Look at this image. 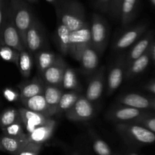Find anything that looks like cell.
<instances>
[{"label": "cell", "mask_w": 155, "mask_h": 155, "mask_svg": "<svg viewBox=\"0 0 155 155\" xmlns=\"http://www.w3.org/2000/svg\"><path fill=\"white\" fill-rule=\"evenodd\" d=\"M57 18L71 31L78 30L88 24L83 5L77 0H66L55 6Z\"/></svg>", "instance_id": "cell-1"}, {"label": "cell", "mask_w": 155, "mask_h": 155, "mask_svg": "<svg viewBox=\"0 0 155 155\" xmlns=\"http://www.w3.org/2000/svg\"><path fill=\"white\" fill-rule=\"evenodd\" d=\"M8 7L12 12L15 26L20 33L23 45L26 48V33L34 18L33 12L24 0H10Z\"/></svg>", "instance_id": "cell-2"}, {"label": "cell", "mask_w": 155, "mask_h": 155, "mask_svg": "<svg viewBox=\"0 0 155 155\" xmlns=\"http://www.w3.org/2000/svg\"><path fill=\"white\" fill-rule=\"evenodd\" d=\"M115 129L118 134L128 142L138 144H151L155 142V134L141 126L130 123H117Z\"/></svg>", "instance_id": "cell-3"}, {"label": "cell", "mask_w": 155, "mask_h": 155, "mask_svg": "<svg viewBox=\"0 0 155 155\" xmlns=\"http://www.w3.org/2000/svg\"><path fill=\"white\" fill-rule=\"evenodd\" d=\"M90 24L92 46L101 55L105 50L109 36V29L107 21L97 13L92 16Z\"/></svg>", "instance_id": "cell-4"}, {"label": "cell", "mask_w": 155, "mask_h": 155, "mask_svg": "<svg viewBox=\"0 0 155 155\" xmlns=\"http://www.w3.org/2000/svg\"><path fill=\"white\" fill-rule=\"evenodd\" d=\"M0 45L12 47L19 51L25 49L8 6L6 8L4 22L0 30Z\"/></svg>", "instance_id": "cell-5"}, {"label": "cell", "mask_w": 155, "mask_h": 155, "mask_svg": "<svg viewBox=\"0 0 155 155\" xmlns=\"http://www.w3.org/2000/svg\"><path fill=\"white\" fill-rule=\"evenodd\" d=\"M46 45V37L43 27L36 18H33L26 33L25 47L30 54H36L43 50Z\"/></svg>", "instance_id": "cell-6"}, {"label": "cell", "mask_w": 155, "mask_h": 155, "mask_svg": "<svg viewBox=\"0 0 155 155\" xmlns=\"http://www.w3.org/2000/svg\"><path fill=\"white\" fill-rule=\"evenodd\" d=\"M95 110L92 101L82 95L71 109L65 112V116L73 122H86L94 117Z\"/></svg>", "instance_id": "cell-7"}, {"label": "cell", "mask_w": 155, "mask_h": 155, "mask_svg": "<svg viewBox=\"0 0 155 155\" xmlns=\"http://www.w3.org/2000/svg\"><path fill=\"white\" fill-rule=\"evenodd\" d=\"M70 40H71V49H70L69 54H71L75 60H77L80 53L85 48L92 45L90 24L88 23L78 30L71 31Z\"/></svg>", "instance_id": "cell-8"}, {"label": "cell", "mask_w": 155, "mask_h": 155, "mask_svg": "<svg viewBox=\"0 0 155 155\" xmlns=\"http://www.w3.org/2000/svg\"><path fill=\"white\" fill-rule=\"evenodd\" d=\"M99 54L91 45L85 48L80 54L77 61L80 62L82 72L87 77L92 76L99 65Z\"/></svg>", "instance_id": "cell-9"}, {"label": "cell", "mask_w": 155, "mask_h": 155, "mask_svg": "<svg viewBox=\"0 0 155 155\" xmlns=\"http://www.w3.org/2000/svg\"><path fill=\"white\" fill-rule=\"evenodd\" d=\"M105 68L101 67L97 70L89 82L86 91V98L92 102L97 101L102 95L105 82Z\"/></svg>", "instance_id": "cell-10"}, {"label": "cell", "mask_w": 155, "mask_h": 155, "mask_svg": "<svg viewBox=\"0 0 155 155\" xmlns=\"http://www.w3.org/2000/svg\"><path fill=\"white\" fill-rule=\"evenodd\" d=\"M125 70V59L121 55L109 71L107 80V95L108 96L114 93L121 86Z\"/></svg>", "instance_id": "cell-11"}, {"label": "cell", "mask_w": 155, "mask_h": 155, "mask_svg": "<svg viewBox=\"0 0 155 155\" xmlns=\"http://www.w3.org/2000/svg\"><path fill=\"white\" fill-rule=\"evenodd\" d=\"M141 115L139 109L119 104L113 107L106 114V118L109 121L117 123H127L137 119Z\"/></svg>", "instance_id": "cell-12"}, {"label": "cell", "mask_w": 155, "mask_h": 155, "mask_svg": "<svg viewBox=\"0 0 155 155\" xmlns=\"http://www.w3.org/2000/svg\"><path fill=\"white\" fill-rule=\"evenodd\" d=\"M68 65L64 60L61 56L58 55L55 62L48 69L45 70L41 75L45 84L61 87L62 77Z\"/></svg>", "instance_id": "cell-13"}, {"label": "cell", "mask_w": 155, "mask_h": 155, "mask_svg": "<svg viewBox=\"0 0 155 155\" xmlns=\"http://www.w3.org/2000/svg\"><path fill=\"white\" fill-rule=\"evenodd\" d=\"M56 127H57V122L54 119L50 117L42 125L37 127L32 133L27 134V139L30 142L43 145L51 139Z\"/></svg>", "instance_id": "cell-14"}, {"label": "cell", "mask_w": 155, "mask_h": 155, "mask_svg": "<svg viewBox=\"0 0 155 155\" xmlns=\"http://www.w3.org/2000/svg\"><path fill=\"white\" fill-rule=\"evenodd\" d=\"M18 111H19L20 119L24 125L27 134L32 133L33 130H36L39 126L42 125L50 118V117H47L37 112L32 111L25 107H20L18 108Z\"/></svg>", "instance_id": "cell-15"}, {"label": "cell", "mask_w": 155, "mask_h": 155, "mask_svg": "<svg viewBox=\"0 0 155 155\" xmlns=\"http://www.w3.org/2000/svg\"><path fill=\"white\" fill-rule=\"evenodd\" d=\"M21 103L24 105V107L32 110V111L37 112L42 114L47 117H50L54 114H57L56 111L49 107L44 98L43 94L35 95L28 98L21 99Z\"/></svg>", "instance_id": "cell-16"}, {"label": "cell", "mask_w": 155, "mask_h": 155, "mask_svg": "<svg viewBox=\"0 0 155 155\" xmlns=\"http://www.w3.org/2000/svg\"><path fill=\"white\" fill-rule=\"evenodd\" d=\"M45 86V84L42 79L38 77L32 79L31 80L27 82L21 83V84L18 85L20 100L43 94Z\"/></svg>", "instance_id": "cell-17"}, {"label": "cell", "mask_w": 155, "mask_h": 155, "mask_svg": "<svg viewBox=\"0 0 155 155\" xmlns=\"http://www.w3.org/2000/svg\"><path fill=\"white\" fill-rule=\"evenodd\" d=\"M71 31L57 18V27L55 31V39L58 48L62 54H69L71 49Z\"/></svg>", "instance_id": "cell-18"}, {"label": "cell", "mask_w": 155, "mask_h": 155, "mask_svg": "<svg viewBox=\"0 0 155 155\" xmlns=\"http://www.w3.org/2000/svg\"><path fill=\"white\" fill-rule=\"evenodd\" d=\"M142 30L139 28H130L121 33L114 41L113 49L115 51H122L133 45L140 35Z\"/></svg>", "instance_id": "cell-19"}, {"label": "cell", "mask_w": 155, "mask_h": 155, "mask_svg": "<svg viewBox=\"0 0 155 155\" xmlns=\"http://www.w3.org/2000/svg\"><path fill=\"white\" fill-rule=\"evenodd\" d=\"M0 142L4 151L16 155L21 148L28 142L27 136L24 137H12L3 134L0 136Z\"/></svg>", "instance_id": "cell-20"}, {"label": "cell", "mask_w": 155, "mask_h": 155, "mask_svg": "<svg viewBox=\"0 0 155 155\" xmlns=\"http://www.w3.org/2000/svg\"><path fill=\"white\" fill-rule=\"evenodd\" d=\"M118 104L137 109H145L149 107L150 102L146 98L139 94L130 93L118 98Z\"/></svg>", "instance_id": "cell-21"}, {"label": "cell", "mask_w": 155, "mask_h": 155, "mask_svg": "<svg viewBox=\"0 0 155 155\" xmlns=\"http://www.w3.org/2000/svg\"><path fill=\"white\" fill-rule=\"evenodd\" d=\"M61 87L63 89L68 91H77L81 90V84L77 77L75 70L72 68L67 67L64 72Z\"/></svg>", "instance_id": "cell-22"}, {"label": "cell", "mask_w": 155, "mask_h": 155, "mask_svg": "<svg viewBox=\"0 0 155 155\" xmlns=\"http://www.w3.org/2000/svg\"><path fill=\"white\" fill-rule=\"evenodd\" d=\"M63 93V89L61 87H60V86L45 84V88H44V98H45L47 104L49 105V107L55 110L57 114L58 104L59 101H60Z\"/></svg>", "instance_id": "cell-23"}, {"label": "cell", "mask_w": 155, "mask_h": 155, "mask_svg": "<svg viewBox=\"0 0 155 155\" xmlns=\"http://www.w3.org/2000/svg\"><path fill=\"white\" fill-rule=\"evenodd\" d=\"M58 55L48 50H41L36 54V62L38 72L40 75L55 62Z\"/></svg>", "instance_id": "cell-24"}, {"label": "cell", "mask_w": 155, "mask_h": 155, "mask_svg": "<svg viewBox=\"0 0 155 155\" xmlns=\"http://www.w3.org/2000/svg\"><path fill=\"white\" fill-rule=\"evenodd\" d=\"M80 96L81 95L80 92H77V91H69L68 92H64L58 104V114L68 111L73 107V105L75 104L76 101Z\"/></svg>", "instance_id": "cell-25"}, {"label": "cell", "mask_w": 155, "mask_h": 155, "mask_svg": "<svg viewBox=\"0 0 155 155\" xmlns=\"http://www.w3.org/2000/svg\"><path fill=\"white\" fill-rule=\"evenodd\" d=\"M138 0H123L120 21L123 27H127L133 18Z\"/></svg>", "instance_id": "cell-26"}, {"label": "cell", "mask_w": 155, "mask_h": 155, "mask_svg": "<svg viewBox=\"0 0 155 155\" xmlns=\"http://www.w3.org/2000/svg\"><path fill=\"white\" fill-rule=\"evenodd\" d=\"M33 65V61L31 54L26 48L20 51L18 68L23 77L28 78L30 77L31 74Z\"/></svg>", "instance_id": "cell-27"}, {"label": "cell", "mask_w": 155, "mask_h": 155, "mask_svg": "<svg viewBox=\"0 0 155 155\" xmlns=\"http://www.w3.org/2000/svg\"><path fill=\"white\" fill-rule=\"evenodd\" d=\"M149 62V57H148V54L144 53L142 55H141L139 58L136 59L133 61L126 69H127V72H126V77L127 78H130L133 76L139 74V73L142 72L145 68H147Z\"/></svg>", "instance_id": "cell-28"}, {"label": "cell", "mask_w": 155, "mask_h": 155, "mask_svg": "<svg viewBox=\"0 0 155 155\" xmlns=\"http://www.w3.org/2000/svg\"><path fill=\"white\" fill-rule=\"evenodd\" d=\"M92 139V148L94 151L98 155H113L111 149L108 144L100 138L93 130H89Z\"/></svg>", "instance_id": "cell-29"}, {"label": "cell", "mask_w": 155, "mask_h": 155, "mask_svg": "<svg viewBox=\"0 0 155 155\" xmlns=\"http://www.w3.org/2000/svg\"><path fill=\"white\" fill-rule=\"evenodd\" d=\"M148 45H149V39L145 38V39H142L139 41L138 43H136L131 51L129 52L128 56L127 58L125 59V66L126 68L136 59L139 58L141 55L144 54L146 51L147 48H148Z\"/></svg>", "instance_id": "cell-30"}, {"label": "cell", "mask_w": 155, "mask_h": 155, "mask_svg": "<svg viewBox=\"0 0 155 155\" xmlns=\"http://www.w3.org/2000/svg\"><path fill=\"white\" fill-rule=\"evenodd\" d=\"M18 120H21L18 109L14 107L6 108L0 114V128L2 130Z\"/></svg>", "instance_id": "cell-31"}, {"label": "cell", "mask_w": 155, "mask_h": 155, "mask_svg": "<svg viewBox=\"0 0 155 155\" xmlns=\"http://www.w3.org/2000/svg\"><path fill=\"white\" fill-rule=\"evenodd\" d=\"M20 51L12 47L0 45V58L3 61L11 62L18 67L19 61Z\"/></svg>", "instance_id": "cell-32"}, {"label": "cell", "mask_w": 155, "mask_h": 155, "mask_svg": "<svg viewBox=\"0 0 155 155\" xmlns=\"http://www.w3.org/2000/svg\"><path fill=\"white\" fill-rule=\"evenodd\" d=\"M3 134L12 137H24L27 136V133H24V127L21 120H18L11 125L8 126L5 128L2 129Z\"/></svg>", "instance_id": "cell-33"}, {"label": "cell", "mask_w": 155, "mask_h": 155, "mask_svg": "<svg viewBox=\"0 0 155 155\" xmlns=\"http://www.w3.org/2000/svg\"><path fill=\"white\" fill-rule=\"evenodd\" d=\"M42 149V145L28 142L20 149L16 155H39Z\"/></svg>", "instance_id": "cell-34"}, {"label": "cell", "mask_w": 155, "mask_h": 155, "mask_svg": "<svg viewBox=\"0 0 155 155\" xmlns=\"http://www.w3.org/2000/svg\"><path fill=\"white\" fill-rule=\"evenodd\" d=\"M123 0H112L111 5H110V17L114 20H120V8L122 5Z\"/></svg>", "instance_id": "cell-35"}, {"label": "cell", "mask_w": 155, "mask_h": 155, "mask_svg": "<svg viewBox=\"0 0 155 155\" xmlns=\"http://www.w3.org/2000/svg\"><path fill=\"white\" fill-rule=\"evenodd\" d=\"M2 94L4 98L9 102H15L20 99V93L12 88H5L3 89Z\"/></svg>", "instance_id": "cell-36"}, {"label": "cell", "mask_w": 155, "mask_h": 155, "mask_svg": "<svg viewBox=\"0 0 155 155\" xmlns=\"http://www.w3.org/2000/svg\"><path fill=\"white\" fill-rule=\"evenodd\" d=\"M112 0H95V7L100 12L109 13Z\"/></svg>", "instance_id": "cell-37"}, {"label": "cell", "mask_w": 155, "mask_h": 155, "mask_svg": "<svg viewBox=\"0 0 155 155\" xmlns=\"http://www.w3.org/2000/svg\"><path fill=\"white\" fill-rule=\"evenodd\" d=\"M6 8H7V7L5 6L4 0H0V30H1L3 22H4L5 16L6 13Z\"/></svg>", "instance_id": "cell-38"}, {"label": "cell", "mask_w": 155, "mask_h": 155, "mask_svg": "<svg viewBox=\"0 0 155 155\" xmlns=\"http://www.w3.org/2000/svg\"><path fill=\"white\" fill-rule=\"evenodd\" d=\"M145 126L149 129V130H151L153 133H155V118L146 120Z\"/></svg>", "instance_id": "cell-39"}, {"label": "cell", "mask_w": 155, "mask_h": 155, "mask_svg": "<svg viewBox=\"0 0 155 155\" xmlns=\"http://www.w3.org/2000/svg\"><path fill=\"white\" fill-rule=\"evenodd\" d=\"M45 1L48 2H49V3H51V4L54 5V7H55L56 5H58V3H59L58 2H57L56 0H45Z\"/></svg>", "instance_id": "cell-40"}, {"label": "cell", "mask_w": 155, "mask_h": 155, "mask_svg": "<svg viewBox=\"0 0 155 155\" xmlns=\"http://www.w3.org/2000/svg\"><path fill=\"white\" fill-rule=\"evenodd\" d=\"M127 155H139V154H136V152H133V151H129V152L127 154Z\"/></svg>", "instance_id": "cell-41"}, {"label": "cell", "mask_w": 155, "mask_h": 155, "mask_svg": "<svg viewBox=\"0 0 155 155\" xmlns=\"http://www.w3.org/2000/svg\"><path fill=\"white\" fill-rule=\"evenodd\" d=\"M152 54H153V58H154V59L155 60V45H154V47H153Z\"/></svg>", "instance_id": "cell-42"}, {"label": "cell", "mask_w": 155, "mask_h": 155, "mask_svg": "<svg viewBox=\"0 0 155 155\" xmlns=\"http://www.w3.org/2000/svg\"><path fill=\"white\" fill-rule=\"evenodd\" d=\"M27 2H31V3H36L39 0H26Z\"/></svg>", "instance_id": "cell-43"}, {"label": "cell", "mask_w": 155, "mask_h": 155, "mask_svg": "<svg viewBox=\"0 0 155 155\" xmlns=\"http://www.w3.org/2000/svg\"><path fill=\"white\" fill-rule=\"evenodd\" d=\"M151 90H153V91H154V92H155V84L153 85V86H151Z\"/></svg>", "instance_id": "cell-44"}, {"label": "cell", "mask_w": 155, "mask_h": 155, "mask_svg": "<svg viewBox=\"0 0 155 155\" xmlns=\"http://www.w3.org/2000/svg\"><path fill=\"white\" fill-rule=\"evenodd\" d=\"M0 151H4V149H3L2 146L1 142H0Z\"/></svg>", "instance_id": "cell-45"}, {"label": "cell", "mask_w": 155, "mask_h": 155, "mask_svg": "<svg viewBox=\"0 0 155 155\" xmlns=\"http://www.w3.org/2000/svg\"><path fill=\"white\" fill-rule=\"evenodd\" d=\"M72 155H80V154H79L77 152H74V153H73V154H72Z\"/></svg>", "instance_id": "cell-46"}, {"label": "cell", "mask_w": 155, "mask_h": 155, "mask_svg": "<svg viewBox=\"0 0 155 155\" xmlns=\"http://www.w3.org/2000/svg\"><path fill=\"white\" fill-rule=\"evenodd\" d=\"M151 1H152V2H154V4H155V0H151Z\"/></svg>", "instance_id": "cell-47"}, {"label": "cell", "mask_w": 155, "mask_h": 155, "mask_svg": "<svg viewBox=\"0 0 155 155\" xmlns=\"http://www.w3.org/2000/svg\"><path fill=\"white\" fill-rule=\"evenodd\" d=\"M56 1H57V2H60V0H56Z\"/></svg>", "instance_id": "cell-48"}]
</instances>
